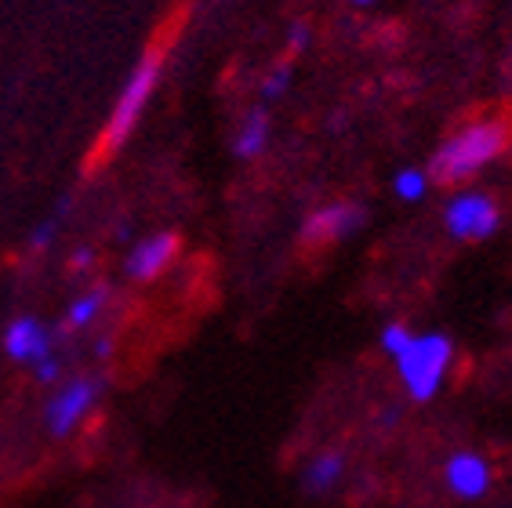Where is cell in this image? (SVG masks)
<instances>
[{
    "instance_id": "cell-1",
    "label": "cell",
    "mask_w": 512,
    "mask_h": 508,
    "mask_svg": "<svg viewBox=\"0 0 512 508\" xmlns=\"http://www.w3.org/2000/svg\"><path fill=\"white\" fill-rule=\"evenodd\" d=\"M505 142H509V127L502 120H476L454 131L433 157V182L454 186L462 178H473L483 164L502 157Z\"/></svg>"
},
{
    "instance_id": "cell-2",
    "label": "cell",
    "mask_w": 512,
    "mask_h": 508,
    "mask_svg": "<svg viewBox=\"0 0 512 508\" xmlns=\"http://www.w3.org/2000/svg\"><path fill=\"white\" fill-rule=\"evenodd\" d=\"M396 374L404 381L407 396L414 403H429L436 392L444 389L447 371L454 363V342L444 331H425L414 334L400 356H396Z\"/></svg>"
},
{
    "instance_id": "cell-3",
    "label": "cell",
    "mask_w": 512,
    "mask_h": 508,
    "mask_svg": "<svg viewBox=\"0 0 512 508\" xmlns=\"http://www.w3.org/2000/svg\"><path fill=\"white\" fill-rule=\"evenodd\" d=\"M160 73H164V51H149V55L138 59V66L131 69L128 84H124L117 106H113V113H109V120H106L102 146H99L102 153H117V149L131 138L135 124L142 120V109L149 106V98H153V91H157Z\"/></svg>"
},
{
    "instance_id": "cell-4",
    "label": "cell",
    "mask_w": 512,
    "mask_h": 508,
    "mask_svg": "<svg viewBox=\"0 0 512 508\" xmlns=\"http://www.w3.org/2000/svg\"><path fill=\"white\" fill-rule=\"evenodd\" d=\"M498 225H502V211L494 204V196L483 189H462L444 204V229L454 240H465V244L491 240Z\"/></svg>"
},
{
    "instance_id": "cell-5",
    "label": "cell",
    "mask_w": 512,
    "mask_h": 508,
    "mask_svg": "<svg viewBox=\"0 0 512 508\" xmlns=\"http://www.w3.org/2000/svg\"><path fill=\"white\" fill-rule=\"evenodd\" d=\"M102 389H106V381L99 374H77L62 389H55V396L44 407V425H48L51 436L62 440V436L77 429L80 421L91 414V407L102 400Z\"/></svg>"
},
{
    "instance_id": "cell-6",
    "label": "cell",
    "mask_w": 512,
    "mask_h": 508,
    "mask_svg": "<svg viewBox=\"0 0 512 508\" xmlns=\"http://www.w3.org/2000/svg\"><path fill=\"white\" fill-rule=\"evenodd\" d=\"M367 225V207L360 200H335V204L316 207L302 225L306 244H342Z\"/></svg>"
},
{
    "instance_id": "cell-7",
    "label": "cell",
    "mask_w": 512,
    "mask_h": 508,
    "mask_svg": "<svg viewBox=\"0 0 512 508\" xmlns=\"http://www.w3.org/2000/svg\"><path fill=\"white\" fill-rule=\"evenodd\" d=\"M175 254H178V236L168 233V229L142 236L124 254V276H128L131 284H149V280H157L175 262Z\"/></svg>"
},
{
    "instance_id": "cell-8",
    "label": "cell",
    "mask_w": 512,
    "mask_h": 508,
    "mask_svg": "<svg viewBox=\"0 0 512 508\" xmlns=\"http://www.w3.org/2000/svg\"><path fill=\"white\" fill-rule=\"evenodd\" d=\"M0 342H4V352H8L11 360L30 363V367H37L40 360L55 356V334L30 313L15 316V320L4 327V338H0Z\"/></svg>"
},
{
    "instance_id": "cell-9",
    "label": "cell",
    "mask_w": 512,
    "mask_h": 508,
    "mask_svg": "<svg viewBox=\"0 0 512 508\" xmlns=\"http://www.w3.org/2000/svg\"><path fill=\"white\" fill-rule=\"evenodd\" d=\"M444 483L454 498L476 501L491 490V465H487V458H480L476 450H458L444 465Z\"/></svg>"
},
{
    "instance_id": "cell-10",
    "label": "cell",
    "mask_w": 512,
    "mask_h": 508,
    "mask_svg": "<svg viewBox=\"0 0 512 508\" xmlns=\"http://www.w3.org/2000/svg\"><path fill=\"white\" fill-rule=\"evenodd\" d=\"M269 135H273V120H269L266 106H255L240 120L237 135H233V153L237 160H258L269 149Z\"/></svg>"
},
{
    "instance_id": "cell-11",
    "label": "cell",
    "mask_w": 512,
    "mask_h": 508,
    "mask_svg": "<svg viewBox=\"0 0 512 508\" xmlns=\"http://www.w3.org/2000/svg\"><path fill=\"white\" fill-rule=\"evenodd\" d=\"M342 472H345L342 454H338V450H324V454H316V458L306 465V472H302V487H306L309 494H327V490H335Z\"/></svg>"
},
{
    "instance_id": "cell-12",
    "label": "cell",
    "mask_w": 512,
    "mask_h": 508,
    "mask_svg": "<svg viewBox=\"0 0 512 508\" xmlns=\"http://www.w3.org/2000/svg\"><path fill=\"white\" fill-rule=\"evenodd\" d=\"M106 302H109V287H88V291L77 294V298L69 302L66 327H69V331H84V327H91V323H95V316L106 309Z\"/></svg>"
},
{
    "instance_id": "cell-13",
    "label": "cell",
    "mask_w": 512,
    "mask_h": 508,
    "mask_svg": "<svg viewBox=\"0 0 512 508\" xmlns=\"http://www.w3.org/2000/svg\"><path fill=\"white\" fill-rule=\"evenodd\" d=\"M429 186H433V175L425 171V167H400L393 175V196L396 200H404V204H418V200H425L429 196Z\"/></svg>"
},
{
    "instance_id": "cell-14",
    "label": "cell",
    "mask_w": 512,
    "mask_h": 508,
    "mask_svg": "<svg viewBox=\"0 0 512 508\" xmlns=\"http://www.w3.org/2000/svg\"><path fill=\"white\" fill-rule=\"evenodd\" d=\"M411 338H414L411 327H407L404 320H393V323H385L382 331H378V349H382L389 360H396V356L411 345Z\"/></svg>"
},
{
    "instance_id": "cell-15",
    "label": "cell",
    "mask_w": 512,
    "mask_h": 508,
    "mask_svg": "<svg viewBox=\"0 0 512 508\" xmlns=\"http://www.w3.org/2000/svg\"><path fill=\"white\" fill-rule=\"evenodd\" d=\"M291 80H295V69L287 66H276L273 73H269L266 80H262V106H273V102H280V98L287 95V88H291Z\"/></svg>"
},
{
    "instance_id": "cell-16",
    "label": "cell",
    "mask_w": 512,
    "mask_h": 508,
    "mask_svg": "<svg viewBox=\"0 0 512 508\" xmlns=\"http://www.w3.org/2000/svg\"><path fill=\"white\" fill-rule=\"evenodd\" d=\"M66 207H69V200H62L59 211H55V215H48L44 222L37 225V229H33V233H30V247H33V251H44V247H51V240L59 236V222H62V211H66Z\"/></svg>"
},
{
    "instance_id": "cell-17",
    "label": "cell",
    "mask_w": 512,
    "mask_h": 508,
    "mask_svg": "<svg viewBox=\"0 0 512 508\" xmlns=\"http://www.w3.org/2000/svg\"><path fill=\"white\" fill-rule=\"evenodd\" d=\"M62 374V360L59 356H48V360H40L37 367H33V378L40 381V385H55Z\"/></svg>"
},
{
    "instance_id": "cell-18",
    "label": "cell",
    "mask_w": 512,
    "mask_h": 508,
    "mask_svg": "<svg viewBox=\"0 0 512 508\" xmlns=\"http://www.w3.org/2000/svg\"><path fill=\"white\" fill-rule=\"evenodd\" d=\"M309 40H313V33H309L306 22H295V26L287 30V51H306Z\"/></svg>"
},
{
    "instance_id": "cell-19",
    "label": "cell",
    "mask_w": 512,
    "mask_h": 508,
    "mask_svg": "<svg viewBox=\"0 0 512 508\" xmlns=\"http://www.w3.org/2000/svg\"><path fill=\"white\" fill-rule=\"evenodd\" d=\"M353 8H371V4H378V0H349Z\"/></svg>"
},
{
    "instance_id": "cell-20",
    "label": "cell",
    "mask_w": 512,
    "mask_h": 508,
    "mask_svg": "<svg viewBox=\"0 0 512 508\" xmlns=\"http://www.w3.org/2000/svg\"><path fill=\"white\" fill-rule=\"evenodd\" d=\"M95 352H99V356H106V352H109V338H102V342L95 345Z\"/></svg>"
}]
</instances>
